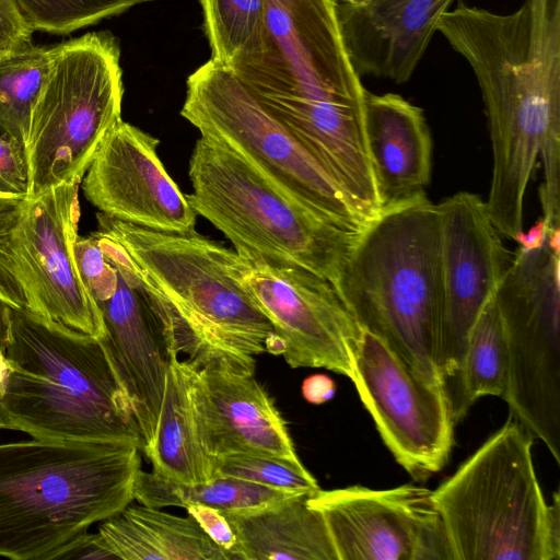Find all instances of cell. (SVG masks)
Wrapping results in <instances>:
<instances>
[{"label": "cell", "mask_w": 560, "mask_h": 560, "mask_svg": "<svg viewBox=\"0 0 560 560\" xmlns=\"http://www.w3.org/2000/svg\"><path fill=\"white\" fill-rule=\"evenodd\" d=\"M436 31L481 91L493 156L490 219L503 232L517 231L540 152L560 142V0H524L509 14L458 1Z\"/></svg>", "instance_id": "cell-1"}, {"label": "cell", "mask_w": 560, "mask_h": 560, "mask_svg": "<svg viewBox=\"0 0 560 560\" xmlns=\"http://www.w3.org/2000/svg\"><path fill=\"white\" fill-rule=\"evenodd\" d=\"M0 429L34 439L136 442L131 404L101 341L3 304Z\"/></svg>", "instance_id": "cell-2"}, {"label": "cell", "mask_w": 560, "mask_h": 560, "mask_svg": "<svg viewBox=\"0 0 560 560\" xmlns=\"http://www.w3.org/2000/svg\"><path fill=\"white\" fill-rule=\"evenodd\" d=\"M96 219L97 232L125 250L152 295L171 354L254 374L275 329L234 278L233 250L196 230L158 231L102 212Z\"/></svg>", "instance_id": "cell-3"}, {"label": "cell", "mask_w": 560, "mask_h": 560, "mask_svg": "<svg viewBox=\"0 0 560 560\" xmlns=\"http://www.w3.org/2000/svg\"><path fill=\"white\" fill-rule=\"evenodd\" d=\"M335 289L361 329L421 378L446 388L440 219L424 191L386 206L360 231Z\"/></svg>", "instance_id": "cell-4"}, {"label": "cell", "mask_w": 560, "mask_h": 560, "mask_svg": "<svg viewBox=\"0 0 560 560\" xmlns=\"http://www.w3.org/2000/svg\"><path fill=\"white\" fill-rule=\"evenodd\" d=\"M136 442L34 439L0 444V556L48 557L133 500Z\"/></svg>", "instance_id": "cell-5"}, {"label": "cell", "mask_w": 560, "mask_h": 560, "mask_svg": "<svg viewBox=\"0 0 560 560\" xmlns=\"http://www.w3.org/2000/svg\"><path fill=\"white\" fill-rule=\"evenodd\" d=\"M534 438L513 418L432 490L452 560H560V495L545 500Z\"/></svg>", "instance_id": "cell-6"}, {"label": "cell", "mask_w": 560, "mask_h": 560, "mask_svg": "<svg viewBox=\"0 0 560 560\" xmlns=\"http://www.w3.org/2000/svg\"><path fill=\"white\" fill-rule=\"evenodd\" d=\"M186 198L236 247L300 266L334 287L359 233L346 231L281 195L225 143L200 136Z\"/></svg>", "instance_id": "cell-7"}, {"label": "cell", "mask_w": 560, "mask_h": 560, "mask_svg": "<svg viewBox=\"0 0 560 560\" xmlns=\"http://www.w3.org/2000/svg\"><path fill=\"white\" fill-rule=\"evenodd\" d=\"M119 59V46L109 32L54 46L24 151L26 197L82 182L104 137L121 119Z\"/></svg>", "instance_id": "cell-8"}, {"label": "cell", "mask_w": 560, "mask_h": 560, "mask_svg": "<svg viewBox=\"0 0 560 560\" xmlns=\"http://www.w3.org/2000/svg\"><path fill=\"white\" fill-rule=\"evenodd\" d=\"M180 115L217 139L302 209L360 233L366 225L340 186L229 68L210 59L187 79Z\"/></svg>", "instance_id": "cell-9"}, {"label": "cell", "mask_w": 560, "mask_h": 560, "mask_svg": "<svg viewBox=\"0 0 560 560\" xmlns=\"http://www.w3.org/2000/svg\"><path fill=\"white\" fill-rule=\"evenodd\" d=\"M506 351L503 399L560 463V253L517 248L494 293Z\"/></svg>", "instance_id": "cell-10"}, {"label": "cell", "mask_w": 560, "mask_h": 560, "mask_svg": "<svg viewBox=\"0 0 560 560\" xmlns=\"http://www.w3.org/2000/svg\"><path fill=\"white\" fill-rule=\"evenodd\" d=\"M231 269L284 341L291 368H324L352 378L361 328L328 280L244 247L234 248Z\"/></svg>", "instance_id": "cell-11"}, {"label": "cell", "mask_w": 560, "mask_h": 560, "mask_svg": "<svg viewBox=\"0 0 560 560\" xmlns=\"http://www.w3.org/2000/svg\"><path fill=\"white\" fill-rule=\"evenodd\" d=\"M254 93L365 106L341 36L336 0H266L264 50L234 72Z\"/></svg>", "instance_id": "cell-12"}, {"label": "cell", "mask_w": 560, "mask_h": 560, "mask_svg": "<svg viewBox=\"0 0 560 560\" xmlns=\"http://www.w3.org/2000/svg\"><path fill=\"white\" fill-rule=\"evenodd\" d=\"M351 381L383 442L410 476L425 479L447 464L456 420L445 387L421 378L363 329Z\"/></svg>", "instance_id": "cell-13"}, {"label": "cell", "mask_w": 560, "mask_h": 560, "mask_svg": "<svg viewBox=\"0 0 560 560\" xmlns=\"http://www.w3.org/2000/svg\"><path fill=\"white\" fill-rule=\"evenodd\" d=\"M79 184H60L27 197L10 248L25 308L43 320L101 339L105 332L102 313L73 254Z\"/></svg>", "instance_id": "cell-14"}, {"label": "cell", "mask_w": 560, "mask_h": 560, "mask_svg": "<svg viewBox=\"0 0 560 560\" xmlns=\"http://www.w3.org/2000/svg\"><path fill=\"white\" fill-rule=\"evenodd\" d=\"M307 503L322 514L338 560H452L427 488L319 489Z\"/></svg>", "instance_id": "cell-15"}, {"label": "cell", "mask_w": 560, "mask_h": 560, "mask_svg": "<svg viewBox=\"0 0 560 560\" xmlns=\"http://www.w3.org/2000/svg\"><path fill=\"white\" fill-rule=\"evenodd\" d=\"M436 206L442 283L440 361L448 389L459 377L470 330L495 293L512 253L503 245L486 201L477 195L459 191Z\"/></svg>", "instance_id": "cell-16"}, {"label": "cell", "mask_w": 560, "mask_h": 560, "mask_svg": "<svg viewBox=\"0 0 560 560\" xmlns=\"http://www.w3.org/2000/svg\"><path fill=\"white\" fill-rule=\"evenodd\" d=\"M94 235L117 270L115 292L97 303L105 329L98 340L129 398L143 451L154 436L160 415L171 361L168 339L155 302L125 250L97 231Z\"/></svg>", "instance_id": "cell-17"}, {"label": "cell", "mask_w": 560, "mask_h": 560, "mask_svg": "<svg viewBox=\"0 0 560 560\" xmlns=\"http://www.w3.org/2000/svg\"><path fill=\"white\" fill-rule=\"evenodd\" d=\"M160 141L120 119L106 133L82 188L100 212L142 228L189 232L197 213L158 155Z\"/></svg>", "instance_id": "cell-18"}, {"label": "cell", "mask_w": 560, "mask_h": 560, "mask_svg": "<svg viewBox=\"0 0 560 560\" xmlns=\"http://www.w3.org/2000/svg\"><path fill=\"white\" fill-rule=\"evenodd\" d=\"M183 360L196 435L212 460L256 454L302 463L284 419L254 374Z\"/></svg>", "instance_id": "cell-19"}, {"label": "cell", "mask_w": 560, "mask_h": 560, "mask_svg": "<svg viewBox=\"0 0 560 560\" xmlns=\"http://www.w3.org/2000/svg\"><path fill=\"white\" fill-rule=\"evenodd\" d=\"M455 0H353L337 3L350 61L361 75L404 83Z\"/></svg>", "instance_id": "cell-20"}, {"label": "cell", "mask_w": 560, "mask_h": 560, "mask_svg": "<svg viewBox=\"0 0 560 560\" xmlns=\"http://www.w3.org/2000/svg\"><path fill=\"white\" fill-rule=\"evenodd\" d=\"M365 130L383 208L424 191L432 138L422 109L398 94L368 92Z\"/></svg>", "instance_id": "cell-21"}, {"label": "cell", "mask_w": 560, "mask_h": 560, "mask_svg": "<svg viewBox=\"0 0 560 560\" xmlns=\"http://www.w3.org/2000/svg\"><path fill=\"white\" fill-rule=\"evenodd\" d=\"M305 494L256 509L223 511L236 560H338L322 514Z\"/></svg>", "instance_id": "cell-22"}, {"label": "cell", "mask_w": 560, "mask_h": 560, "mask_svg": "<svg viewBox=\"0 0 560 560\" xmlns=\"http://www.w3.org/2000/svg\"><path fill=\"white\" fill-rule=\"evenodd\" d=\"M97 534L112 559L232 560L191 515L177 516L158 508L128 505L104 520Z\"/></svg>", "instance_id": "cell-23"}, {"label": "cell", "mask_w": 560, "mask_h": 560, "mask_svg": "<svg viewBox=\"0 0 560 560\" xmlns=\"http://www.w3.org/2000/svg\"><path fill=\"white\" fill-rule=\"evenodd\" d=\"M153 472L192 483L213 478V460L198 442L188 399L184 360L171 354L154 436L142 451Z\"/></svg>", "instance_id": "cell-24"}, {"label": "cell", "mask_w": 560, "mask_h": 560, "mask_svg": "<svg viewBox=\"0 0 560 560\" xmlns=\"http://www.w3.org/2000/svg\"><path fill=\"white\" fill-rule=\"evenodd\" d=\"M293 495L299 494L233 477L219 476L207 481L184 483L141 469L133 488V500L158 509L200 504L221 511H237L261 508Z\"/></svg>", "instance_id": "cell-25"}, {"label": "cell", "mask_w": 560, "mask_h": 560, "mask_svg": "<svg viewBox=\"0 0 560 560\" xmlns=\"http://www.w3.org/2000/svg\"><path fill=\"white\" fill-rule=\"evenodd\" d=\"M506 380V342L493 294L470 330L462 371L450 393L455 420L481 397H503Z\"/></svg>", "instance_id": "cell-26"}, {"label": "cell", "mask_w": 560, "mask_h": 560, "mask_svg": "<svg viewBox=\"0 0 560 560\" xmlns=\"http://www.w3.org/2000/svg\"><path fill=\"white\" fill-rule=\"evenodd\" d=\"M211 59L233 72L255 65L264 50L266 0H199Z\"/></svg>", "instance_id": "cell-27"}, {"label": "cell", "mask_w": 560, "mask_h": 560, "mask_svg": "<svg viewBox=\"0 0 560 560\" xmlns=\"http://www.w3.org/2000/svg\"><path fill=\"white\" fill-rule=\"evenodd\" d=\"M54 55L33 44L0 57V132L25 151L31 115Z\"/></svg>", "instance_id": "cell-28"}, {"label": "cell", "mask_w": 560, "mask_h": 560, "mask_svg": "<svg viewBox=\"0 0 560 560\" xmlns=\"http://www.w3.org/2000/svg\"><path fill=\"white\" fill-rule=\"evenodd\" d=\"M33 31L68 34L153 0H14Z\"/></svg>", "instance_id": "cell-29"}, {"label": "cell", "mask_w": 560, "mask_h": 560, "mask_svg": "<svg viewBox=\"0 0 560 560\" xmlns=\"http://www.w3.org/2000/svg\"><path fill=\"white\" fill-rule=\"evenodd\" d=\"M233 477L294 494L311 495L319 490L314 476L302 463L277 457L236 454L213 459V477Z\"/></svg>", "instance_id": "cell-30"}, {"label": "cell", "mask_w": 560, "mask_h": 560, "mask_svg": "<svg viewBox=\"0 0 560 560\" xmlns=\"http://www.w3.org/2000/svg\"><path fill=\"white\" fill-rule=\"evenodd\" d=\"M25 195L0 194V302L25 308V298L18 281L11 255V237L26 202Z\"/></svg>", "instance_id": "cell-31"}, {"label": "cell", "mask_w": 560, "mask_h": 560, "mask_svg": "<svg viewBox=\"0 0 560 560\" xmlns=\"http://www.w3.org/2000/svg\"><path fill=\"white\" fill-rule=\"evenodd\" d=\"M73 254L80 276L96 304L108 299L117 287V270L105 256L95 235H78Z\"/></svg>", "instance_id": "cell-32"}, {"label": "cell", "mask_w": 560, "mask_h": 560, "mask_svg": "<svg viewBox=\"0 0 560 560\" xmlns=\"http://www.w3.org/2000/svg\"><path fill=\"white\" fill-rule=\"evenodd\" d=\"M26 189L24 151L15 141L0 132V190L26 196Z\"/></svg>", "instance_id": "cell-33"}, {"label": "cell", "mask_w": 560, "mask_h": 560, "mask_svg": "<svg viewBox=\"0 0 560 560\" xmlns=\"http://www.w3.org/2000/svg\"><path fill=\"white\" fill-rule=\"evenodd\" d=\"M32 34L15 1L0 0V57L31 46Z\"/></svg>", "instance_id": "cell-34"}, {"label": "cell", "mask_w": 560, "mask_h": 560, "mask_svg": "<svg viewBox=\"0 0 560 560\" xmlns=\"http://www.w3.org/2000/svg\"><path fill=\"white\" fill-rule=\"evenodd\" d=\"M207 536L235 559L236 537L223 511L200 505L187 504L184 508Z\"/></svg>", "instance_id": "cell-35"}, {"label": "cell", "mask_w": 560, "mask_h": 560, "mask_svg": "<svg viewBox=\"0 0 560 560\" xmlns=\"http://www.w3.org/2000/svg\"><path fill=\"white\" fill-rule=\"evenodd\" d=\"M50 559H112V557L102 547L97 533L86 534L85 532L54 551L48 557V560Z\"/></svg>", "instance_id": "cell-36"}, {"label": "cell", "mask_w": 560, "mask_h": 560, "mask_svg": "<svg viewBox=\"0 0 560 560\" xmlns=\"http://www.w3.org/2000/svg\"><path fill=\"white\" fill-rule=\"evenodd\" d=\"M302 395L313 405H322L330 400L336 393L335 381L325 374H313L302 383Z\"/></svg>", "instance_id": "cell-37"}, {"label": "cell", "mask_w": 560, "mask_h": 560, "mask_svg": "<svg viewBox=\"0 0 560 560\" xmlns=\"http://www.w3.org/2000/svg\"><path fill=\"white\" fill-rule=\"evenodd\" d=\"M548 230L546 221L541 218L526 233L522 231L517 234L514 241L524 250L536 249L545 243Z\"/></svg>", "instance_id": "cell-38"}, {"label": "cell", "mask_w": 560, "mask_h": 560, "mask_svg": "<svg viewBox=\"0 0 560 560\" xmlns=\"http://www.w3.org/2000/svg\"><path fill=\"white\" fill-rule=\"evenodd\" d=\"M3 361H2V357H1V351H0V381H1V377H2V372H3Z\"/></svg>", "instance_id": "cell-39"}, {"label": "cell", "mask_w": 560, "mask_h": 560, "mask_svg": "<svg viewBox=\"0 0 560 560\" xmlns=\"http://www.w3.org/2000/svg\"><path fill=\"white\" fill-rule=\"evenodd\" d=\"M350 1H353V0H336L337 3H340V2H350Z\"/></svg>", "instance_id": "cell-40"}, {"label": "cell", "mask_w": 560, "mask_h": 560, "mask_svg": "<svg viewBox=\"0 0 560 560\" xmlns=\"http://www.w3.org/2000/svg\"><path fill=\"white\" fill-rule=\"evenodd\" d=\"M0 194H5V192H3V191H1V190H0Z\"/></svg>", "instance_id": "cell-41"}]
</instances>
